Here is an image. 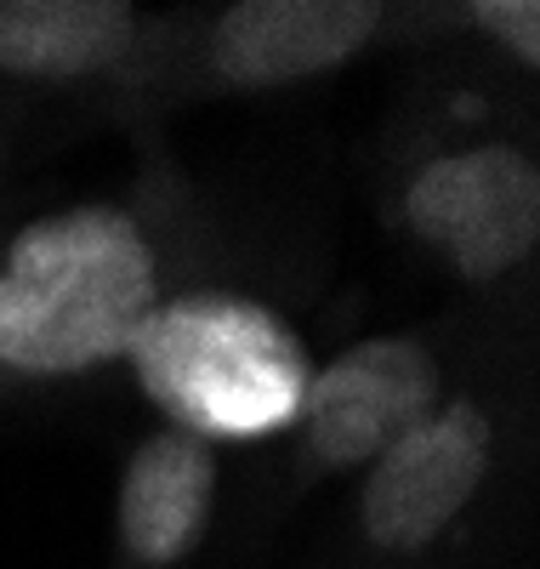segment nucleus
I'll use <instances>...</instances> for the list:
<instances>
[{
	"instance_id": "obj_1",
	"label": "nucleus",
	"mask_w": 540,
	"mask_h": 569,
	"mask_svg": "<svg viewBox=\"0 0 540 569\" xmlns=\"http://www.w3.org/2000/svg\"><path fill=\"white\" fill-rule=\"evenodd\" d=\"M137 149L131 182L0 228V405L114 370L160 302L233 279L239 246L217 194L166 137Z\"/></svg>"
},
{
	"instance_id": "obj_2",
	"label": "nucleus",
	"mask_w": 540,
	"mask_h": 569,
	"mask_svg": "<svg viewBox=\"0 0 540 569\" xmlns=\"http://www.w3.org/2000/svg\"><path fill=\"white\" fill-rule=\"evenodd\" d=\"M432 63L387 114L370 160L381 228L456 302L540 313V120L483 69Z\"/></svg>"
},
{
	"instance_id": "obj_3",
	"label": "nucleus",
	"mask_w": 540,
	"mask_h": 569,
	"mask_svg": "<svg viewBox=\"0 0 540 569\" xmlns=\"http://www.w3.org/2000/svg\"><path fill=\"white\" fill-rule=\"evenodd\" d=\"M540 450V325L348 485L319 569H518Z\"/></svg>"
},
{
	"instance_id": "obj_4",
	"label": "nucleus",
	"mask_w": 540,
	"mask_h": 569,
	"mask_svg": "<svg viewBox=\"0 0 540 569\" xmlns=\"http://www.w3.org/2000/svg\"><path fill=\"white\" fill-rule=\"evenodd\" d=\"M444 0H217L171 7L120 131L137 142L166 137L177 109L251 103L324 86L381 52H438Z\"/></svg>"
},
{
	"instance_id": "obj_5",
	"label": "nucleus",
	"mask_w": 540,
	"mask_h": 569,
	"mask_svg": "<svg viewBox=\"0 0 540 569\" xmlns=\"http://www.w3.org/2000/svg\"><path fill=\"white\" fill-rule=\"evenodd\" d=\"M529 325H540V313L450 302L416 325L376 330V337H359L336 359H324L257 485L251 530L268 536L308 496L353 485L359 472H370L416 427L444 410L507 337Z\"/></svg>"
},
{
	"instance_id": "obj_6",
	"label": "nucleus",
	"mask_w": 540,
	"mask_h": 569,
	"mask_svg": "<svg viewBox=\"0 0 540 569\" xmlns=\"http://www.w3.org/2000/svg\"><path fill=\"white\" fill-rule=\"evenodd\" d=\"M120 370L160 427L222 450L279 439L297 421L319 359L273 297L239 279H211L142 319Z\"/></svg>"
},
{
	"instance_id": "obj_7",
	"label": "nucleus",
	"mask_w": 540,
	"mask_h": 569,
	"mask_svg": "<svg viewBox=\"0 0 540 569\" xmlns=\"http://www.w3.org/2000/svg\"><path fill=\"white\" fill-rule=\"evenodd\" d=\"M160 7L137 0H0V91L12 109H69L114 126L149 69Z\"/></svg>"
},
{
	"instance_id": "obj_8",
	"label": "nucleus",
	"mask_w": 540,
	"mask_h": 569,
	"mask_svg": "<svg viewBox=\"0 0 540 569\" xmlns=\"http://www.w3.org/2000/svg\"><path fill=\"white\" fill-rule=\"evenodd\" d=\"M228 467L217 445L171 427L142 433L114 479V530L103 569H188L222 525Z\"/></svg>"
},
{
	"instance_id": "obj_9",
	"label": "nucleus",
	"mask_w": 540,
	"mask_h": 569,
	"mask_svg": "<svg viewBox=\"0 0 540 569\" xmlns=\"http://www.w3.org/2000/svg\"><path fill=\"white\" fill-rule=\"evenodd\" d=\"M496 80L534 91L540 80V7L534 0H444L438 52Z\"/></svg>"
},
{
	"instance_id": "obj_10",
	"label": "nucleus",
	"mask_w": 540,
	"mask_h": 569,
	"mask_svg": "<svg viewBox=\"0 0 540 569\" xmlns=\"http://www.w3.org/2000/svg\"><path fill=\"white\" fill-rule=\"evenodd\" d=\"M18 160H23V120L18 114H0V200L18 177Z\"/></svg>"
}]
</instances>
